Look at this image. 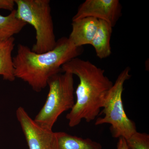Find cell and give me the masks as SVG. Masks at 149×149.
Instances as JSON below:
<instances>
[{
  "label": "cell",
  "instance_id": "obj_1",
  "mask_svg": "<svg viewBox=\"0 0 149 149\" xmlns=\"http://www.w3.org/2000/svg\"><path fill=\"white\" fill-rule=\"evenodd\" d=\"M61 69L62 72L76 75L80 80L75 91L76 101L66 116L68 125L74 127L82 120L90 122L95 120L113 83L105 75L103 69L78 57L63 65Z\"/></svg>",
  "mask_w": 149,
  "mask_h": 149
},
{
  "label": "cell",
  "instance_id": "obj_2",
  "mask_svg": "<svg viewBox=\"0 0 149 149\" xmlns=\"http://www.w3.org/2000/svg\"><path fill=\"white\" fill-rule=\"evenodd\" d=\"M17 48L13 57L15 76L37 93L47 86L52 76L62 72L63 65L81 55L83 51V47H75L68 37H65L57 41L52 50L44 53H36L22 44H19Z\"/></svg>",
  "mask_w": 149,
  "mask_h": 149
},
{
  "label": "cell",
  "instance_id": "obj_3",
  "mask_svg": "<svg viewBox=\"0 0 149 149\" xmlns=\"http://www.w3.org/2000/svg\"><path fill=\"white\" fill-rule=\"evenodd\" d=\"M16 16L30 24L36 31L32 51L42 54L51 51L56 44L49 0H14Z\"/></svg>",
  "mask_w": 149,
  "mask_h": 149
},
{
  "label": "cell",
  "instance_id": "obj_4",
  "mask_svg": "<svg viewBox=\"0 0 149 149\" xmlns=\"http://www.w3.org/2000/svg\"><path fill=\"white\" fill-rule=\"evenodd\" d=\"M49 93L45 102L34 120L40 126L52 130L59 116L74 106L73 75L62 72L48 80Z\"/></svg>",
  "mask_w": 149,
  "mask_h": 149
},
{
  "label": "cell",
  "instance_id": "obj_5",
  "mask_svg": "<svg viewBox=\"0 0 149 149\" xmlns=\"http://www.w3.org/2000/svg\"><path fill=\"white\" fill-rule=\"evenodd\" d=\"M130 68L127 67L118 76L107 94L102 107L104 117L96 119L95 125L109 124L114 138L128 139L137 131L135 123L128 117L123 107L122 93L126 80L130 79Z\"/></svg>",
  "mask_w": 149,
  "mask_h": 149
},
{
  "label": "cell",
  "instance_id": "obj_6",
  "mask_svg": "<svg viewBox=\"0 0 149 149\" xmlns=\"http://www.w3.org/2000/svg\"><path fill=\"white\" fill-rule=\"evenodd\" d=\"M16 116L29 149H57L56 132L37 124L22 107L17 109Z\"/></svg>",
  "mask_w": 149,
  "mask_h": 149
},
{
  "label": "cell",
  "instance_id": "obj_7",
  "mask_svg": "<svg viewBox=\"0 0 149 149\" xmlns=\"http://www.w3.org/2000/svg\"><path fill=\"white\" fill-rule=\"evenodd\" d=\"M122 15L118 0H86L80 5L72 21L92 17L104 20L113 27Z\"/></svg>",
  "mask_w": 149,
  "mask_h": 149
},
{
  "label": "cell",
  "instance_id": "obj_8",
  "mask_svg": "<svg viewBox=\"0 0 149 149\" xmlns=\"http://www.w3.org/2000/svg\"><path fill=\"white\" fill-rule=\"evenodd\" d=\"M99 23V19L92 17L73 20L72 31L68 38L77 47L91 45L98 27Z\"/></svg>",
  "mask_w": 149,
  "mask_h": 149
},
{
  "label": "cell",
  "instance_id": "obj_9",
  "mask_svg": "<svg viewBox=\"0 0 149 149\" xmlns=\"http://www.w3.org/2000/svg\"><path fill=\"white\" fill-rule=\"evenodd\" d=\"M99 20L98 27L91 45L95 49L97 56L102 59L111 54L110 40L113 27L107 22Z\"/></svg>",
  "mask_w": 149,
  "mask_h": 149
},
{
  "label": "cell",
  "instance_id": "obj_10",
  "mask_svg": "<svg viewBox=\"0 0 149 149\" xmlns=\"http://www.w3.org/2000/svg\"><path fill=\"white\" fill-rule=\"evenodd\" d=\"M14 37L0 42V75L3 80L13 82L15 80L13 57L12 56L15 44Z\"/></svg>",
  "mask_w": 149,
  "mask_h": 149
},
{
  "label": "cell",
  "instance_id": "obj_11",
  "mask_svg": "<svg viewBox=\"0 0 149 149\" xmlns=\"http://www.w3.org/2000/svg\"><path fill=\"white\" fill-rule=\"evenodd\" d=\"M56 133L57 149H102L100 143L89 138L83 139L64 132Z\"/></svg>",
  "mask_w": 149,
  "mask_h": 149
},
{
  "label": "cell",
  "instance_id": "obj_12",
  "mask_svg": "<svg viewBox=\"0 0 149 149\" xmlns=\"http://www.w3.org/2000/svg\"><path fill=\"white\" fill-rule=\"evenodd\" d=\"M27 24L16 16V10L7 16L0 15V42L8 40L20 32Z\"/></svg>",
  "mask_w": 149,
  "mask_h": 149
},
{
  "label": "cell",
  "instance_id": "obj_13",
  "mask_svg": "<svg viewBox=\"0 0 149 149\" xmlns=\"http://www.w3.org/2000/svg\"><path fill=\"white\" fill-rule=\"evenodd\" d=\"M128 149H149V135L136 131L126 139Z\"/></svg>",
  "mask_w": 149,
  "mask_h": 149
},
{
  "label": "cell",
  "instance_id": "obj_14",
  "mask_svg": "<svg viewBox=\"0 0 149 149\" xmlns=\"http://www.w3.org/2000/svg\"><path fill=\"white\" fill-rule=\"evenodd\" d=\"M15 5L14 0H0V9L12 11Z\"/></svg>",
  "mask_w": 149,
  "mask_h": 149
},
{
  "label": "cell",
  "instance_id": "obj_15",
  "mask_svg": "<svg viewBox=\"0 0 149 149\" xmlns=\"http://www.w3.org/2000/svg\"><path fill=\"white\" fill-rule=\"evenodd\" d=\"M117 149H128L125 139L122 138L118 139L117 144Z\"/></svg>",
  "mask_w": 149,
  "mask_h": 149
}]
</instances>
